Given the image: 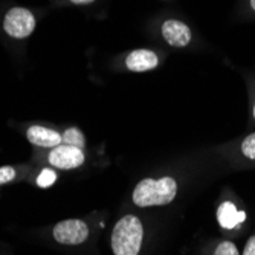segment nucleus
Returning a JSON list of instances; mask_svg holds the SVG:
<instances>
[{
	"label": "nucleus",
	"mask_w": 255,
	"mask_h": 255,
	"mask_svg": "<svg viewBox=\"0 0 255 255\" xmlns=\"http://www.w3.org/2000/svg\"><path fill=\"white\" fill-rule=\"evenodd\" d=\"M17 176V171L14 167H0V185H5V183H9L15 179Z\"/></svg>",
	"instance_id": "nucleus-14"
},
{
	"label": "nucleus",
	"mask_w": 255,
	"mask_h": 255,
	"mask_svg": "<svg viewBox=\"0 0 255 255\" xmlns=\"http://www.w3.org/2000/svg\"><path fill=\"white\" fill-rule=\"evenodd\" d=\"M242 153L248 157V159H252L255 160V133L249 134L243 144H242Z\"/></svg>",
	"instance_id": "nucleus-12"
},
{
	"label": "nucleus",
	"mask_w": 255,
	"mask_h": 255,
	"mask_svg": "<svg viewBox=\"0 0 255 255\" xmlns=\"http://www.w3.org/2000/svg\"><path fill=\"white\" fill-rule=\"evenodd\" d=\"M144 226L136 216L120 219L112 233V251L115 255H137L142 246Z\"/></svg>",
	"instance_id": "nucleus-2"
},
{
	"label": "nucleus",
	"mask_w": 255,
	"mask_h": 255,
	"mask_svg": "<svg viewBox=\"0 0 255 255\" xmlns=\"http://www.w3.org/2000/svg\"><path fill=\"white\" fill-rule=\"evenodd\" d=\"M159 58L153 51L148 49H136L130 52L126 58V66L131 72H147L157 67Z\"/></svg>",
	"instance_id": "nucleus-8"
},
{
	"label": "nucleus",
	"mask_w": 255,
	"mask_h": 255,
	"mask_svg": "<svg viewBox=\"0 0 255 255\" xmlns=\"http://www.w3.org/2000/svg\"><path fill=\"white\" fill-rule=\"evenodd\" d=\"M71 2H72L74 5H89V3H92V2H95V0H71Z\"/></svg>",
	"instance_id": "nucleus-16"
},
{
	"label": "nucleus",
	"mask_w": 255,
	"mask_h": 255,
	"mask_svg": "<svg viewBox=\"0 0 255 255\" xmlns=\"http://www.w3.org/2000/svg\"><path fill=\"white\" fill-rule=\"evenodd\" d=\"M254 118H255V106H254Z\"/></svg>",
	"instance_id": "nucleus-18"
},
{
	"label": "nucleus",
	"mask_w": 255,
	"mask_h": 255,
	"mask_svg": "<svg viewBox=\"0 0 255 255\" xmlns=\"http://www.w3.org/2000/svg\"><path fill=\"white\" fill-rule=\"evenodd\" d=\"M162 35L165 41L176 48H183L191 41V31L180 20H167L162 25Z\"/></svg>",
	"instance_id": "nucleus-7"
},
{
	"label": "nucleus",
	"mask_w": 255,
	"mask_h": 255,
	"mask_svg": "<svg viewBox=\"0 0 255 255\" xmlns=\"http://www.w3.org/2000/svg\"><path fill=\"white\" fill-rule=\"evenodd\" d=\"M251 6H252V9L255 11V0H251Z\"/></svg>",
	"instance_id": "nucleus-17"
},
{
	"label": "nucleus",
	"mask_w": 255,
	"mask_h": 255,
	"mask_svg": "<svg viewBox=\"0 0 255 255\" xmlns=\"http://www.w3.org/2000/svg\"><path fill=\"white\" fill-rule=\"evenodd\" d=\"M61 136H63V144L74 145V147H78V148H84V145H86L84 134L77 127H69V128H66L61 133Z\"/></svg>",
	"instance_id": "nucleus-10"
},
{
	"label": "nucleus",
	"mask_w": 255,
	"mask_h": 255,
	"mask_svg": "<svg viewBox=\"0 0 255 255\" xmlns=\"http://www.w3.org/2000/svg\"><path fill=\"white\" fill-rule=\"evenodd\" d=\"M26 137L32 145L41 148H54L63 144V136L54 128L43 127V126H31L26 130Z\"/></svg>",
	"instance_id": "nucleus-6"
},
{
	"label": "nucleus",
	"mask_w": 255,
	"mask_h": 255,
	"mask_svg": "<svg viewBox=\"0 0 255 255\" xmlns=\"http://www.w3.org/2000/svg\"><path fill=\"white\" fill-rule=\"evenodd\" d=\"M35 25H37V21H35L34 14L29 9L20 8V6L11 8L3 18V31L9 37L18 38V40L29 37L34 32Z\"/></svg>",
	"instance_id": "nucleus-3"
},
{
	"label": "nucleus",
	"mask_w": 255,
	"mask_h": 255,
	"mask_svg": "<svg viewBox=\"0 0 255 255\" xmlns=\"http://www.w3.org/2000/svg\"><path fill=\"white\" fill-rule=\"evenodd\" d=\"M214 255H239V251L234 243L231 242H222L217 249L214 251Z\"/></svg>",
	"instance_id": "nucleus-13"
},
{
	"label": "nucleus",
	"mask_w": 255,
	"mask_h": 255,
	"mask_svg": "<svg viewBox=\"0 0 255 255\" xmlns=\"http://www.w3.org/2000/svg\"><path fill=\"white\" fill-rule=\"evenodd\" d=\"M177 194V183L173 177L144 179L133 190V203L139 208L162 206L174 200Z\"/></svg>",
	"instance_id": "nucleus-1"
},
{
	"label": "nucleus",
	"mask_w": 255,
	"mask_h": 255,
	"mask_svg": "<svg viewBox=\"0 0 255 255\" xmlns=\"http://www.w3.org/2000/svg\"><path fill=\"white\" fill-rule=\"evenodd\" d=\"M243 255H255V236H252V237L248 240V243H246V246H245Z\"/></svg>",
	"instance_id": "nucleus-15"
},
{
	"label": "nucleus",
	"mask_w": 255,
	"mask_h": 255,
	"mask_svg": "<svg viewBox=\"0 0 255 255\" xmlns=\"http://www.w3.org/2000/svg\"><path fill=\"white\" fill-rule=\"evenodd\" d=\"M57 182V173L52 168H44L37 176V185L40 188H49Z\"/></svg>",
	"instance_id": "nucleus-11"
},
{
	"label": "nucleus",
	"mask_w": 255,
	"mask_h": 255,
	"mask_svg": "<svg viewBox=\"0 0 255 255\" xmlns=\"http://www.w3.org/2000/svg\"><path fill=\"white\" fill-rule=\"evenodd\" d=\"M89 225L80 219H67L58 222L52 229V237L57 243L66 246H77L89 239Z\"/></svg>",
	"instance_id": "nucleus-4"
},
{
	"label": "nucleus",
	"mask_w": 255,
	"mask_h": 255,
	"mask_svg": "<svg viewBox=\"0 0 255 255\" xmlns=\"http://www.w3.org/2000/svg\"><path fill=\"white\" fill-rule=\"evenodd\" d=\"M217 220L222 228L233 229L246 220V213L237 210V206L231 202H223L217 210Z\"/></svg>",
	"instance_id": "nucleus-9"
},
{
	"label": "nucleus",
	"mask_w": 255,
	"mask_h": 255,
	"mask_svg": "<svg viewBox=\"0 0 255 255\" xmlns=\"http://www.w3.org/2000/svg\"><path fill=\"white\" fill-rule=\"evenodd\" d=\"M86 156L83 148L67 145V144H60L54 148H51L48 154V162L49 165L58 170H74L78 168L84 164Z\"/></svg>",
	"instance_id": "nucleus-5"
}]
</instances>
